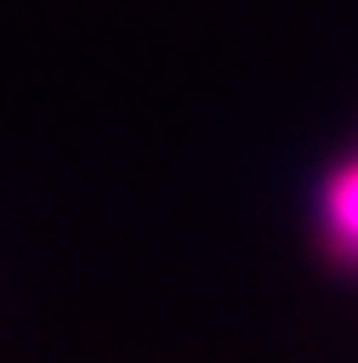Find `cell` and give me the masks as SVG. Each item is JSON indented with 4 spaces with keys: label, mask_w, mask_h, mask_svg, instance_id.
<instances>
[{
    "label": "cell",
    "mask_w": 358,
    "mask_h": 363,
    "mask_svg": "<svg viewBox=\"0 0 358 363\" xmlns=\"http://www.w3.org/2000/svg\"><path fill=\"white\" fill-rule=\"evenodd\" d=\"M314 242L325 264L358 275V149L342 155L314 187Z\"/></svg>",
    "instance_id": "6da1fadb"
}]
</instances>
